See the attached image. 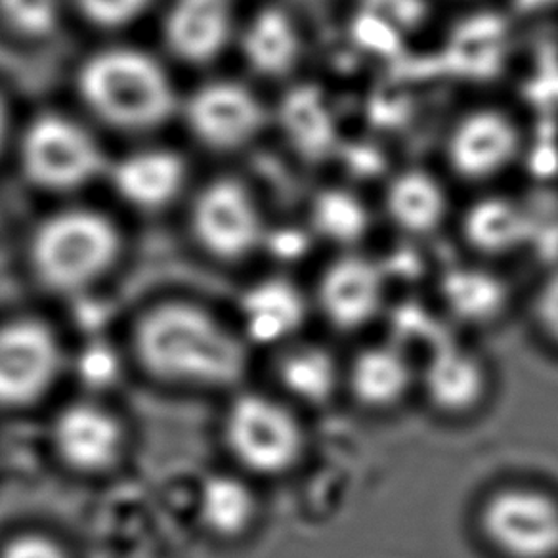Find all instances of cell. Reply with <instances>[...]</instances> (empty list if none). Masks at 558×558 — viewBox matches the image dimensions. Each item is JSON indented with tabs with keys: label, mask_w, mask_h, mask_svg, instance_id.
<instances>
[{
	"label": "cell",
	"mask_w": 558,
	"mask_h": 558,
	"mask_svg": "<svg viewBox=\"0 0 558 558\" xmlns=\"http://www.w3.org/2000/svg\"><path fill=\"white\" fill-rule=\"evenodd\" d=\"M532 126L517 106L476 98L456 109L438 140V169L458 190L484 192L509 186L526 165Z\"/></svg>",
	"instance_id": "6da1fadb"
},
{
	"label": "cell",
	"mask_w": 558,
	"mask_h": 558,
	"mask_svg": "<svg viewBox=\"0 0 558 558\" xmlns=\"http://www.w3.org/2000/svg\"><path fill=\"white\" fill-rule=\"evenodd\" d=\"M142 362L172 383L226 387L240 379L245 352L232 335L190 304H165L138 327Z\"/></svg>",
	"instance_id": "7a4b0ae2"
},
{
	"label": "cell",
	"mask_w": 558,
	"mask_h": 558,
	"mask_svg": "<svg viewBox=\"0 0 558 558\" xmlns=\"http://www.w3.org/2000/svg\"><path fill=\"white\" fill-rule=\"evenodd\" d=\"M78 85L98 116L132 131L161 123L174 108L167 73L138 50L116 48L94 56L81 71Z\"/></svg>",
	"instance_id": "3957f363"
},
{
	"label": "cell",
	"mask_w": 558,
	"mask_h": 558,
	"mask_svg": "<svg viewBox=\"0 0 558 558\" xmlns=\"http://www.w3.org/2000/svg\"><path fill=\"white\" fill-rule=\"evenodd\" d=\"M119 248L113 226L90 210H68L40 226L33 240L39 278L58 291H77L100 278Z\"/></svg>",
	"instance_id": "277c9868"
},
{
	"label": "cell",
	"mask_w": 558,
	"mask_h": 558,
	"mask_svg": "<svg viewBox=\"0 0 558 558\" xmlns=\"http://www.w3.org/2000/svg\"><path fill=\"white\" fill-rule=\"evenodd\" d=\"M226 435L235 458L256 473H283L303 451V430L295 415L264 396H243L233 403Z\"/></svg>",
	"instance_id": "5b68a950"
},
{
	"label": "cell",
	"mask_w": 558,
	"mask_h": 558,
	"mask_svg": "<svg viewBox=\"0 0 558 558\" xmlns=\"http://www.w3.org/2000/svg\"><path fill=\"white\" fill-rule=\"evenodd\" d=\"M488 542L509 558L558 555V505L542 492L509 488L489 497L481 512Z\"/></svg>",
	"instance_id": "8992f818"
},
{
	"label": "cell",
	"mask_w": 558,
	"mask_h": 558,
	"mask_svg": "<svg viewBox=\"0 0 558 558\" xmlns=\"http://www.w3.org/2000/svg\"><path fill=\"white\" fill-rule=\"evenodd\" d=\"M456 192L438 165H402L383 180L377 210L403 235L430 238L456 218Z\"/></svg>",
	"instance_id": "52a82bcc"
},
{
	"label": "cell",
	"mask_w": 558,
	"mask_h": 558,
	"mask_svg": "<svg viewBox=\"0 0 558 558\" xmlns=\"http://www.w3.org/2000/svg\"><path fill=\"white\" fill-rule=\"evenodd\" d=\"M24 165L40 186L70 190L100 171L101 154L83 126L48 116L35 121L25 134Z\"/></svg>",
	"instance_id": "ba28073f"
},
{
	"label": "cell",
	"mask_w": 558,
	"mask_h": 558,
	"mask_svg": "<svg viewBox=\"0 0 558 558\" xmlns=\"http://www.w3.org/2000/svg\"><path fill=\"white\" fill-rule=\"evenodd\" d=\"M60 352L47 327L16 322L0 327V405L17 408L47 392Z\"/></svg>",
	"instance_id": "9c48e42d"
},
{
	"label": "cell",
	"mask_w": 558,
	"mask_h": 558,
	"mask_svg": "<svg viewBox=\"0 0 558 558\" xmlns=\"http://www.w3.org/2000/svg\"><path fill=\"white\" fill-rule=\"evenodd\" d=\"M197 238L213 255L238 258L266 240L263 217L247 187L222 180L203 192L195 205Z\"/></svg>",
	"instance_id": "30bf717a"
},
{
	"label": "cell",
	"mask_w": 558,
	"mask_h": 558,
	"mask_svg": "<svg viewBox=\"0 0 558 558\" xmlns=\"http://www.w3.org/2000/svg\"><path fill=\"white\" fill-rule=\"evenodd\" d=\"M318 296L322 311L335 327L354 331L379 314L385 271L369 256L341 251L322 274Z\"/></svg>",
	"instance_id": "8fae6325"
},
{
	"label": "cell",
	"mask_w": 558,
	"mask_h": 558,
	"mask_svg": "<svg viewBox=\"0 0 558 558\" xmlns=\"http://www.w3.org/2000/svg\"><path fill=\"white\" fill-rule=\"evenodd\" d=\"M187 121L205 144L230 149L255 138L264 126L266 111L247 86L218 81L192 96Z\"/></svg>",
	"instance_id": "7c38bea8"
},
{
	"label": "cell",
	"mask_w": 558,
	"mask_h": 558,
	"mask_svg": "<svg viewBox=\"0 0 558 558\" xmlns=\"http://www.w3.org/2000/svg\"><path fill=\"white\" fill-rule=\"evenodd\" d=\"M459 226L466 243L488 256L509 255L535 238L532 205L507 186L473 194L459 210Z\"/></svg>",
	"instance_id": "4fadbf2b"
},
{
	"label": "cell",
	"mask_w": 558,
	"mask_h": 558,
	"mask_svg": "<svg viewBox=\"0 0 558 558\" xmlns=\"http://www.w3.org/2000/svg\"><path fill=\"white\" fill-rule=\"evenodd\" d=\"M308 52L303 20L281 4H268L251 17L243 33V54L263 77H291Z\"/></svg>",
	"instance_id": "5bb4252c"
},
{
	"label": "cell",
	"mask_w": 558,
	"mask_h": 558,
	"mask_svg": "<svg viewBox=\"0 0 558 558\" xmlns=\"http://www.w3.org/2000/svg\"><path fill=\"white\" fill-rule=\"evenodd\" d=\"M56 448L63 461L78 471L108 469L121 448V430L108 413L77 403L56 421Z\"/></svg>",
	"instance_id": "9a60e30c"
},
{
	"label": "cell",
	"mask_w": 558,
	"mask_h": 558,
	"mask_svg": "<svg viewBox=\"0 0 558 558\" xmlns=\"http://www.w3.org/2000/svg\"><path fill=\"white\" fill-rule=\"evenodd\" d=\"M377 209L364 192L347 182H331L312 195L308 225L312 235L331 243L339 251H356L372 232Z\"/></svg>",
	"instance_id": "2e32d148"
},
{
	"label": "cell",
	"mask_w": 558,
	"mask_h": 558,
	"mask_svg": "<svg viewBox=\"0 0 558 558\" xmlns=\"http://www.w3.org/2000/svg\"><path fill=\"white\" fill-rule=\"evenodd\" d=\"M232 32V0H177L167 22L172 50L190 62L220 52Z\"/></svg>",
	"instance_id": "e0dca14e"
},
{
	"label": "cell",
	"mask_w": 558,
	"mask_h": 558,
	"mask_svg": "<svg viewBox=\"0 0 558 558\" xmlns=\"http://www.w3.org/2000/svg\"><path fill=\"white\" fill-rule=\"evenodd\" d=\"M425 390L430 402L444 413H466L476 408L486 392V373L473 354L446 342L430 352Z\"/></svg>",
	"instance_id": "ac0fdd59"
},
{
	"label": "cell",
	"mask_w": 558,
	"mask_h": 558,
	"mask_svg": "<svg viewBox=\"0 0 558 558\" xmlns=\"http://www.w3.org/2000/svg\"><path fill=\"white\" fill-rule=\"evenodd\" d=\"M279 124L289 144L308 159L326 156L337 142L333 108L318 88L299 83L279 101Z\"/></svg>",
	"instance_id": "d6986e66"
},
{
	"label": "cell",
	"mask_w": 558,
	"mask_h": 558,
	"mask_svg": "<svg viewBox=\"0 0 558 558\" xmlns=\"http://www.w3.org/2000/svg\"><path fill=\"white\" fill-rule=\"evenodd\" d=\"M241 316L253 341L276 344L303 326L306 304L293 283L286 279H268L243 296Z\"/></svg>",
	"instance_id": "ffe728a7"
},
{
	"label": "cell",
	"mask_w": 558,
	"mask_h": 558,
	"mask_svg": "<svg viewBox=\"0 0 558 558\" xmlns=\"http://www.w3.org/2000/svg\"><path fill=\"white\" fill-rule=\"evenodd\" d=\"M438 0H354L350 17L354 37L400 47L415 39L433 16Z\"/></svg>",
	"instance_id": "44dd1931"
},
{
	"label": "cell",
	"mask_w": 558,
	"mask_h": 558,
	"mask_svg": "<svg viewBox=\"0 0 558 558\" xmlns=\"http://www.w3.org/2000/svg\"><path fill=\"white\" fill-rule=\"evenodd\" d=\"M352 395L360 403L385 410L400 402L411 385V367L402 350L373 347L360 352L350 365Z\"/></svg>",
	"instance_id": "7402d4cb"
},
{
	"label": "cell",
	"mask_w": 558,
	"mask_h": 558,
	"mask_svg": "<svg viewBox=\"0 0 558 558\" xmlns=\"http://www.w3.org/2000/svg\"><path fill=\"white\" fill-rule=\"evenodd\" d=\"M440 295L448 311L465 324H488L509 303L504 281L482 266H453L444 274Z\"/></svg>",
	"instance_id": "603a6c76"
},
{
	"label": "cell",
	"mask_w": 558,
	"mask_h": 558,
	"mask_svg": "<svg viewBox=\"0 0 558 558\" xmlns=\"http://www.w3.org/2000/svg\"><path fill=\"white\" fill-rule=\"evenodd\" d=\"M116 187L126 202L146 209L161 207L179 194L184 182L180 159L167 151H144L117 167Z\"/></svg>",
	"instance_id": "cb8c5ba5"
},
{
	"label": "cell",
	"mask_w": 558,
	"mask_h": 558,
	"mask_svg": "<svg viewBox=\"0 0 558 558\" xmlns=\"http://www.w3.org/2000/svg\"><path fill=\"white\" fill-rule=\"evenodd\" d=\"M279 377L291 395L306 403H326L339 387L337 362L318 347L291 350L279 365Z\"/></svg>",
	"instance_id": "d4e9b609"
},
{
	"label": "cell",
	"mask_w": 558,
	"mask_h": 558,
	"mask_svg": "<svg viewBox=\"0 0 558 558\" xmlns=\"http://www.w3.org/2000/svg\"><path fill=\"white\" fill-rule=\"evenodd\" d=\"M205 524L220 535H238L255 514V499L247 486L228 476L205 482L199 497Z\"/></svg>",
	"instance_id": "484cf974"
},
{
	"label": "cell",
	"mask_w": 558,
	"mask_h": 558,
	"mask_svg": "<svg viewBox=\"0 0 558 558\" xmlns=\"http://www.w3.org/2000/svg\"><path fill=\"white\" fill-rule=\"evenodd\" d=\"M0 10L14 29L29 37H43L58 22V0H0Z\"/></svg>",
	"instance_id": "4316f807"
},
{
	"label": "cell",
	"mask_w": 558,
	"mask_h": 558,
	"mask_svg": "<svg viewBox=\"0 0 558 558\" xmlns=\"http://www.w3.org/2000/svg\"><path fill=\"white\" fill-rule=\"evenodd\" d=\"M81 9L100 25H123L138 16L149 0H78Z\"/></svg>",
	"instance_id": "83f0119b"
},
{
	"label": "cell",
	"mask_w": 558,
	"mask_h": 558,
	"mask_svg": "<svg viewBox=\"0 0 558 558\" xmlns=\"http://www.w3.org/2000/svg\"><path fill=\"white\" fill-rule=\"evenodd\" d=\"M78 373L81 379L93 385V387H106L111 380L116 379L119 373V362L116 354L106 347H94L86 350L78 362Z\"/></svg>",
	"instance_id": "f1b7e54d"
},
{
	"label": "cell",
	"mask_w": 558,
	"mask_h": 558,
	"mask_svg": "<svg viewBox=\"0 0 558 558\" xmlns=\"http://www.w3.org/2000/svg\"><path fill=\"white\" fill-rule=\"evenodd\" d=\"M535 316L543 331L558 342V270L553 271L539 289L535 299Z\"/></svg>",
	"instance_id": "f546056e"
},
{
	"label": "cell",
	"mask_w": 558,
	"mask_h": 558,
	"mask_svg": "<svg viewBox=\"0 0 558 558\" xmlns=\"http://www.w3.org/2000/svg\"><path fill=\"white\" fill-rule=\"evenodd\" d=\"M501 9L517 24L558 20V0H501Z\"/></svg>",
	"instance_id": "4dcf8cb0"
},
{
	"label": "cell",
	"mask_w": 558,
	"mask_h": 558,
	"mask_svg": "<svg viewBox=\"0 0 558 558\" xmlns=\"http://www.w3.org/2000/svg\"><path fill=\"white\" fill-rule=\"evenodd\" d=\"M0 558H65L54 543L43 537H22L10 543Z\"/></svg>",
	"instance_id": "1f68e13d"
},
{
	"label": "cell",
	"mask_w": 558,
	"mask_h": 558,
	"mask_svg": "<svg viewBox=\"0 0 558 558\" xmlns=\"http://www.w3.org/2000/svg\"><path fill=\"white\" fill-rule=\"evenodd\" d=\"M440 4L451 7L458 12H469V10L489 9V7H497V2L501 0H438Z\"/></svg>",
	"instance_id": "d6a6232c"
},
{
	"label": "cell",
	"mask_w": 558,
	"mask_h": 558,
	"mask_svg": "<svg viewBox=\"0 0 558 558\" xmlns=\"http://www.w3.org/2000/svg\"><path fill=\"white\" fill-rule=\"evenodd\" d=\"M4 131H7V111H4V106L0 101V144H2V138H4Z\"/></svg>",
	"instance_id": "836d02e7"
}]
</instances>
